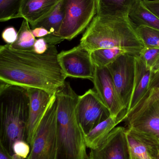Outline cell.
Instances as JSON below:
<instances>
[{"instance_id": "obj_1", "label": "cell", "mask_w": 159, "mask_h": 159, "mask_svg": "<svg viewBox=\"0 0 159 159\" xmlns=\"http://www.w3.org/2000/svg\"><path fill=\"white\" fill-rule=\"evenodd\" d=\"M56 45L38 54L19 51L9 44L0 47L1 82L23 88H35L55 94L64 85L67 76L58 59Z\"/></svg>"}, {"instance_id": "obj_2", "label": "cell", "mask_w": 159, "mask_h": 159, "mask_svg": "<svg viewBox=\"0 0 159 159\" xmlns=\"http://www.w3.org/2000/svg\"><path fill=\"white\" fill-rule=\"evenodd\" d=\"M137 26L128 17L101 16L96 15L80 40L89 51L116 48L140 56L144 48L136 30Z\"/></svg>"}, {"instance_id": "obj_3", "label": "cell", "mask_w": 159, "mask_h": 159, "mask_svg": "<svg viewBox=\"0 0 159 159\" xmlns=\"http://www.w3.org/2000/svg\"><path fill=\"white\" fill-rule=\"evenodd\" d=\"M55 94L58 101V159H86L85 134L76 114L79 96L67 81Z\"/></svg>"}, {"instance_id": "obj_4", "label": "cell", "mask_w": 159, "mask_h": 159, "mask_svg": "<svg viewBox=\"0 0 159 159\" xmlns=\"http://www.w3.org/2000/svg\"><path fill=\"white\" fill-rule=\"evenodd\" d=\"M0 102V143L12 156L14 143L26 139L30 108L28 89L1 82Z\"/></svg>"}, {"instance_id": "obj_5", "label": "cell", "mask_w": 159, "mask_h": 159, "mask_svg": "<svg viewBox=\"0 0 159 159\" xmlns=\"http://www.w3.org/2000/svg\"><path fill=\"white\" fill-rule=\"evenodd\" d=\"M128 129L159 151V90L151 88L128 112Z\"/></svg>"}, {"instance_id": "obj_6", "label": "cell", "mask_w": 159, "mask_h": 159, "mask_svg": "<svg viewBox=\"0 0 159 159\" xmlns=\"http://www.w3.org/2000/svg\"><path fill=\"white\" fill-rule=\"evenodd\" d=\"M57 110L58 101L54 94L39 124L26 159H58Z\"/></svg>"}, {"instance_id": "obj_7", "label": "cell", "mask_w": 159, "mask_h": 159, "mask_svg": "<svg viewBox=\"0 0 159 159\" xmlns=\"http://www.w3.org/2000/svg\"><path fill=\"white\" fill-rule=\"evenodd\" d=\"M64 17L57 37L59 43L82 33L97 14L96 0H62Z\"/></svg>"}, {"instance_id": "obj_8", "label": "cell", "mask_w": 159, "mask_h": 159, "mask_svg": "<svg viewBox=\"0 0 159 159\" xmlns=\"http://www.w3.org/2000/svg\"><path fill=\"white\" fill-rule=\"evenodd\" d=\"M123 106L128 110L134 87L135 56L126 53L107 66Z\"/></svg>"}, {"instance_id": "obj_9", "label": "cell", "mask_w": 159, "mask_h": 159, "mask_svg": "<svg viewBox=\"0 0 159 159\" xmlns=\"http://www.w3.org/2000/svg\"><path fill=\"white\" fill-rule=\"evenodd\" d=\"M77 120L84 134L111 116L110 111L94 90L90 89L78 98L76 106Z\"/></svg>"}, {"instance_id": "obj_10", "label": "cell", "mask_w": 159, "mask_h": 159, "mask_svg": "<svg viewBox=\"0 0 159 159\" xmlns=\"http://www.w3.org/2000/svg\"><path fill=\"white\" fill-rule=\"evenodd\" d=\"M58 59L67 77L93 80L95 66L91 60V52L80 44L58 53Z\"/></svg>"}, {"instance_id": "obj_11", "label": "cell", "mask_w": 159, "mask_h": 159, "mask_svg": "<svg viewBox=\"0 0 159 159\" xmlns=\"http://www.w3.org/2000/svg\"><path fill=\"white\" fill-rule=\"evenodd\" d=\"M92 81L94 90L110 111L111 116L122 117L125 120L127 110L119 97L108 68L95 66L94 78Z\"/></svg>"}, {"instance_id": "obj_12", "label": "cell", "mask_w": 159, "mask_h": 159, "mask_svg": "<svg viewBox=\"0 0 159 159\" xmlns=\"http://www.w3.org/2000/svg\"><path fill=\"white\" fill-rule=\"evenodd\" d=\"M86 159H132L126 128L115 127L100 147L90 150Z\"/></svg>"}, {"instance_id": "obj_13", "label": "cell", "mask_w": 159, "mask_h": 159, "mask_svg": "<svg viewBox=\"0 0 159 159\" xmlns=\"http://www.w3.org/2000/svg\"><path fill=\"white\" fill-rule=\"evenodd\" d=\"M27 89L30 108L25 141L31 147L39 124L54 94L35 88Z\"/></svg>"}, {"instance_id": "obj_14", "label": "cell", "mask_w": 159, "mask_h": 159, "mask_svg": "<svg viewBox=\"0 0 159 159\" xmlns=\"http://www.w3.org/2000/svg\"><path fill=\"white\" fill-rule=\"evenodd\" d=\"M61 0H23L16 18H22L30 27L51 14Z\"/></svg>"}, {"instance_id": "obj_15", "label": "cell", "mask_w": 159, "mask_h": 159, "mask_svg": "<svg viewBox=\"0 0 159 159\" xmlns=\"http://www.w3.org/2000/svg\"><path fill=\"white\" fill-rule=\"evenodd\" d=\"M135 63L134 87L127 113L137 105L148 91L154 72L146 66L140 56H135Z\"/></svg>"}, {"instance_id": "obj_16", "label": "cell", "mask_w": 159, "mask_h": 159, "mask_svg": "<svg viewBox=\"0 0 159 159\" xmlns=\"http://www.w3.org/2000/svg\"><path fill=\"white\" fill-rule=\"evenodd\" d=\"M124 121L122 117L110 116L105 120L99 123L87 134H85L87 148L94 150L100 147L105 142L109 134L120 122Z\"/></svg>"}, {"instance_id": "obj_17", "label": "cell", "mask_w": 159, "mask_h": 159, "mask_svg": "<svg viewBox=\"0 0 159 159\" xmlns=\"http://www.w3.org/2000/svg\"><path fill=\"white\" fill-rule=\"evenodd\" d=\"M140 0H96L97 14L101 16L128 17Z\"/></svg>"}, {"instance_id": "obj_18", "label": "cell", "mask_w": 159, "mask_h": 159, "mask_svg": "<svg viewBox=\"0 0 159 159\" xmlns=\"http://www.w3.org/2000/svg\"><path fill=\"white\" fill-rule=\"evenodd\" d=\"M64 17V10L61 0L50 15L31 27L32 29L43 27L50 33V34L44 37L49 45L59 43L57 35L61 27Z\"/></svg>"}, {"instance_id": "obj_19", "label": "cell", "mask_w": 159, "mask_h": 159, "mask_svg": "<svg viewBox=\"0 0 159 159\" xmlns=\"http://www.w3.org/2000/svg\"><path fill=\"white\" fill-rule=\"evenodd\" d=\"M126 131L132 159H152L159 152L131 130L126 128Z\"/></svg>"}, {"instance_id": "obj_20", "label": "cell", "mask_w": 159, "mask_h": 159, "mask_svg": "<svg viewBox=\"0 0 159 159\" xmlns=\"http://www.w3.org/2000/svg\"><path fill=\"white\" fill-rule=\"evenodd\" d=\"M129 17L136 26H145L159 30V18L140 0L131 10Z\"/></svg>"}, {"instance_id": "obj_21", "label": "cell", "mask_w": 159, "mask_h": 159, "mask_svg": "<svg viewBox=\"0 0 159 159\" xmlns=\"http://www.w3.org/2000/svg\"><path fill=\"white\" fill-rule=\"evenodd\" d=\"M35 40L36 39L32 33L30 23L23 19L19 30L18 32L16 41L9 46L11 48L16 50L32 51Z\"/></svg>"}, {"instance_id": "obj_22", "label": "cell", "mask_w": 159, "mask_h": 159, "mask_svg": "<svg viewBox=\"0 0 159 159\" xmlns=\"http://www.w3.org/2000/svg\"><path fill=\"white\" fill-rule=\"evenodd\" d=\"M127 53L119 48H101L91 52V60L95 67H107L119 56Z\"/></svg>"}, {"instance_id": "obj_23", "label": "cell", "mask_w": 159, "mask_h": 159, "mask_svg": "<svg viewBox=\"0 0 159 159\" xmlns=\"http://www.w3.org/2000/svg\"><path fill=\"white\" fill-rule=\"evenodd\" d=\"M137 34L146 48H159V30L145 26H137Z\"/></svg>"}, {"instance_id": "obj_24", "label": "cell", "mask_w": 159, "mask_h": 159, "mask_svg": "<svg viewBox=\"0 0 159 159\" xmlns=\"http://www.w3.org/2000/svg\"><path fill=\"white\" fill-rule=\"evenodd\" d=\"M23 0H0V21L16 18Z\"/></svg>"}, {"instance_id": "obj_25", "label": "cell", "mask_w": 159, "mask_h": 159, "mask_svg": "<svg viewBox=\"0 0 159 159\" xmlns=\"http://www.w3.org/2000/svg\"><path fill=\"white\" fill-rule=\"evenodd\" d=\"M140 56L152 71H159V48H144Z\"/></svg>"}, {"instance_id": "obj_26", "label": "cell", "mask_w": 159, "mask_h": 159, "mask_svg": "<svg viewBox=\"0 0 159 159\" xmlns=\"http://www.w3.org/2000/svg\"><path fill=\"white\" fill-rule=\"evenodd\" d=\"M30 145L24 140H18L13 144L12 151L13 154H16L24 159H26L30 152Z\"/></svg>"}, {"instance_id": "obj_27", "label": "cell", "mask_w": 159, "mask_h": 159, "mask_svg": "<svg viewBox=\"0 0 159 159\" xmlns=\"http://www.w3.org/2000/svg\"><path fill=\"white\" fill-rule=\"evenodd\" d=\"M2 36L5 43H6V44L11 45L16 41L18 32H17L14 27H7L3 31Z\"/></svg>"}, {"instance_id": "obj_28", "label": "cell", "mask_w": 159, "mask_h": 159, "mask_svg": "<svg viewBox=\"0 0 159 159\" xmlns=\"http://www.w3.org/2000/svg\"><path fill=\"white\" fill-rule=\"evenodd\" d=\"M49 45L44 38L36 39L33 46V51L38 54H43L48 49Z\"/></svg>"}, {"instance_id": "obj_29", "label": "cell", "mask_w": 159, "mask_h": 159, "mask_svg": "<svg viewBox=\"0 0 159 159\" xmlns=\"http://www.w3.org/2000/svg\"><path fill=\"white\" fill-rule=\"evenodd\" d=\"M143 2L146 7L159 18V0H143Z\"/></svg>"}, {"instance_id": "obj_30", "label": "cell", "mask_w": 159, "mask_h": 159, "mask_svg": "<svg viewBox=\"0 0 159 159\" xmlns=\"http://www.w3.org/2000/svg\"><path fill=\"white\" fill-rule=\"evenodd\" d=\"M31 30L32 33L35 38H44L50 34V33L43 27H37Z\"/></svg>"}, {"instance_id": "obj_31", "label": "cell", "mask_w": 159, "mask_h": 159, "mask_svg": "<svg viewBox=\"0 0 159 159\" xmlns=\"http://www.w3.org/2000/svg\"><path fill=\"white\" fill-rule=\"evenodd\" d=\"M157 88L159 90V71L154 72L150 83V88Z\"/></svg>"}, {"instance_id": "obj_32", "label": "cell", "mask_w": 159, "mask_h": 159, "mask_svg": "<svg viewBox=\"0 0 159 159\" xmlns=\"http://www.w3.org/2000/svg\"><path fill=\"white\" fill-rule=\"evenodd\" d=\"M0 159H12L11 155L1 143H0Z\"/></svg>"}, {"instance_id": "obj_33", "label": "cell", "mask_w": 159, "mask_h": 159, "mask_svg": "<svg viewBox=\"0 0 159 159\" xmlns=\"http://www.w3.org/2000/svg\"><path fill=\"white\" fill-rule=\"evenodd\" d=\"M11 157H12V159H24L21 158V157L14 154L12 156H11Z\"/></svg>"}, {"instance_id": "obj_34", "label": "cell", "mask_w": 159, "mask_h": 159, "mask_svg": "<svg viewBox=\"0 0 159 159\" xmlns=\"http://www.w3.org/2000/svg\"><path fill=\"white\" fill-rule=\"evenodd\" d=\"M152 159H159V152L152 158Z\"/></svg>"}, {"instance_id": "obj_35", "label": "cell", "mask_w": 159, "mask_h": 159, "mask_svg": "<svg viewBox=\"0 0 159 159\" xmlns=\"http://www.w3.org/2000/svg\"></svg>"}]
</instances>
